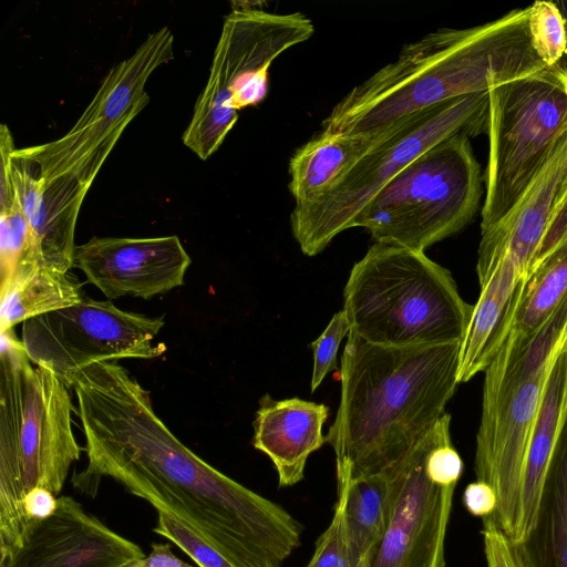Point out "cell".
I'll use <instances>...</instances> for the list:
<instances>
[{"label": "cell", "mask_w": 567, "mask_h": 567, "mask_svg": "<svg viewBox=\"0 0 567 567\" xmlns=\"http://www.w3.org/2000/svg\"><path fill=\"white\" fill-rule=\"evenodd\" d=\"M566 421L567 349L551 367L532 430L522 486L520 544L535 526L548 470Z\"/></svg>", "instance_id": "cell-20"}, {"label": "cell", "mask_w": 567, "mask_h": 567, "mask_svg": "<svg viewBox=\"0 0 567 567\" xmlns=\"http://www.w3.org/2000/svg\"><path fill=\"white\" fill-rule=\"evenodd\" d=\"M151 547L148 555L123 567H198L178 558L168 543L153 542Z\"/></svg>", "instance_id": "cell-34"}, {"label": "cell", "mask_w": 567, "mask_h": 567, "mask_svg": "<svg viewBox=\"0 0 567 567\" xmlns=\"http://www.w3.org/2000/svg\"><path fill=\"white\" fill-rule=\"evenodd\" d=\"M532 47L547 68L558 64L566 52L564 18L555 1L539 0L527 7Z\"/></svg>", "instance_id": "cell-27"}, {"label": "cell", "mask_w": 567, "mask_h": 567, "mask_svg": "<svg viewBox=\"0 0 567 567\" xmlns=\"http://www.w3.org/2000/svg\"><path fill=\"white\" fill-rule=\"evenodd\" d=\"M192 260L175 235L92 237L76 246L74 266L109 299H150L184 284Z\"/></svg>", "instance_id": "cell-15"}, {"label": "cell", "mask_w": 567, "mask_h": 567, "mask_svg": "<svg viewBox=\"0 0 567 567\" xmlns=\"http://www.w3.org/2000/svg\"><path fill=\"white\" fill-rule=\"evenodd\" d=\"M567 296V241L546 257L525 279L512 329L530 337Z\"/></svg>", "instance_id": "cell-26"}, {"label": "cell", "mask_w": 567, "mask_h": 567, "mask_svg": "<svg viewBox=\"0 0 567 567\" xmlns=\"http://www.w3.org/2000/svg\"><path fill=\"white\" fill-rule=\"evenodd\" d=\"M567 206V130L545 165L507 213L481 231L476 272L480 285L504 258H511L525 279L565 238L558 221Z\"/></svg>", "instance_id": "cell-14"}, {"label": "cell", "mask_w": 567, "mask_h": 567, "mask_svg": "<svg viewBox=\"0 0 567 567\" xmlns=\"http://www.w3.org/2000/svg\"><path fill=\"white\" fill-rule=\"evenodd\" d=\"M432 429L396 463L385 535L368 567H445L444 544L457 483L431 463Z\"/></svg>", "instance_id": "cell-13"}, {"label": "cell", "mask_w": 567, "mask_h": 567, "mask_svg": "<svg viewBox=\"0 0 567 567\" xmlns=\"http://www.w3.org/2000/svg\"><path fill=\"white\" fill-rule=\"evenodd\" d=\"M482 538L487 567H525L516 545L489 517H484Z\"/></svg>", "instance_id": "cell-31"}, {"label": "cell", "mask_w": 567, "mask_h": 567, "mask_svg": "<svg viewBox=\"0 0 567 567\" xmlns=\"http://www.w3.org/2000/svg\"><path fill=\"white\" fill-rule=\"evenodd\" d=\"M460 342L383 347L349 332L341 396L326 435L337 477L396 464L446 413L457 385Z\"/></svg>", "instance_id": "cell-2"}, {"label": "cell", "mask_w": 567, "mask_h": 567, "mask_svg": "<svg viewBox=\"0 0 567 567\" xmlns=\"http://www.w3.org/2000/svg\"><path fill=\"white\" fill-rule=\"evenodd\" d=\"M85 297L74 276L35 265L0 284V332L66 307Z\"/></svg>", "instance_id": "cell-25"}, {"label": "cell", "mask_w": 567, "mask_h": 567, "mask_svg": "<svg viewBox=\"0 0 567 567\" xmlns=\"http://www.w3.org/2000/svg\"><path fill=\"white\" fill-rule=\"evenodd\" d=\"M488 97L481 92L453 99L396 123L326 194L295 205L290 226L301 251L316 256L353 228L371 198L425 151L456 134L474 137L486 132Z\"/></svg>", "instance_id": "cell-7"}, {"label": "cell", "mask_w": 567, "mask_h": 567, "mask_svg": "<svg viewBox=\"0 0 567 567\" xmlns=\"http://www.w3.org/2000/svg\"><path fill=\"white\" fill-rule=\"evenodd\" d=\"M567 349V296L527 339L508 333L484 371L483 391L527 380L549 369Z\"/></svg>", "instance_id": "cell-24"}, {"label": "cell", "mask_w": 567, "mask_h": 567, "mask_svg": "<svg viewBox=\"0 0 567 567\" xmlns=\"http://www.w3.org/2000/svg\"><path fill=\"white\" fill-rule=\"evenodd\" d=\"M68 386L78 399L87 458L71 477L76 492L94 498L102 480L111 478L234 567H282L301 545L303 526L184 445L124 367L94 363L74 373Z\"/></svg>", "instance_id": "cell-1"}, {"label": "cell", "mask_w": 567, "mask_h": 567, "mask_svg": "<svg viewBox=\"0 0 567 567\" xmlns=\"http://www.w3.org/2000/svg\"><path fill=\"white\" fill-rule=\"evenodd\" d=\"M351 477L337 478L338 499L328 528L316 542L313 555L306 567H350L344 532V508Z\"/></svg>", "instance_id": "cell-28"}, {"label": "cell", "mask_w": 567, "mask_h": 567, "mask_svg": "<svg viewBox=\"0 0 567 567\" xmlns=\"http://www.w3.org/2000/svg\"><path fill=\"white\" fill-rule=\"evenodd\" d=\"M328 416L323 403L299 398L276 401L269 394L260 399L252 445L275 465L280 487L303 478L308 457L326 443L322 427Z\"/></svg>", "instance_id": "cell-18"}, {"label": "cell", "mask_w": 567, "mask_h": 567, "mask_svg": "<svg viewBox=\"0 0 567 567\" xmlns=\"http://www.w3.org/2000/svg\"><path fill=\"white\" fill-rule=\"evenodd\" d=\"M152 530L174 543L198 567H234L215 549L165 513H157L156 525Z\"/></svg>", "instance_id": "cell-29"}, {"label": "cell", "mask_w": 567, "mask_h": 567, "mask_svg": "<svg viewBox=\"0 0 567 567\" xmlns=\"http://www.w3.org/2000/svg\"><path fill=\"white\" fill-rule=\"evenodd\" d=\"M145 557L134 542L87 513L71 496H59L52 516L33 525L21 547L0 567H123Z\"/></svg>", "instance_id": "cell-16"}, {"label": "cell", "mask_w": 567, "mask_h": 567, "mask_svg": "<svg viewBox=\"0 0 567 567\" xmlns=\"http://www.w3.org/2000/svg\"><path fill=\"white\" fill-rule=\"evenodd\" d=\"M231 6L207 83L183 134L184 145L204 161L221 145L238 120V111L266 97L272 62L315 32L312 21L302 12L272 13L252 2Z\"/></svg>", "instance_id": "cell-8"}, {"label": "cell", "mask_w": 567, "mask_h": 567, "mask_svg": "<svg viewBox=\"0 0 567 567\" xmlns=\"http://www.w3.org/2000/svg\"><path fill=\"white\" fill-rule=\"evenodd\" d=\"M164 323L163 317L124 311L110 300L85 296L74 306L24 321L21 342L34 365L68 386L74 373L94 363L162 355L166 346L152 342Z\"/></svg>", "instance_id": "cell-11"}, {"label": "cell", "mask_w": 567, "mask_h": 567, "mask_svg": "<svg viewBox=\"0 0 567 567\" xmlns=\"http://www.w3.org/2000/svg\"><path fill=\"white\" fill-rule=\"evenodd\" d=\"M553 367V365H551ZM483 391L476 434V481L492 486L496 508L489 516L514 545H519L522 486L532 430L549 372Z\"/></svg>", "instance_id": "cell-12"}, {"label": "cell", "mask_w": 567, "mask_h": 567, "mask_svg": "<svg viewBox=\"0 0 567 567\" xmlns=\"http://www.w3.org/2000/svg\"><path fill=\"white\" fill-rule=\"evenodd\" d=\"M547 68L532 47L527 7L483 24L440 28L351 89L322 130L372 135L443 102L488 92Z\"/></svg>", "instance_id": "cell-3"}, {"label": "cell", "mask_w": 567, "mask_h": 567, "mask_svg": "<svg viewBox=\"0 0 567 567\" xmlns=\"http://www.w3.org/2000/svg\"><path fill=\"white\" fill-rule=\"evenodd\" d=\"M0 334L1 560L25 537L21 503L27 493L42 487L59 497L82 449L73 434L65 383L32 365L13 329Z\"/></svg>", "instance_id": "cell-4"}, {"label": "cell", "mask_w": 567, "mask_h": 567, "mask_svg": "<svg viewBox=\"0 0 567 567\" xmlns=\"http://www.w3.org/2000/svg\"><path fill=\"white\" fill-rule=\"evenodd\" d=\"M350 330L348 318L341 309L333 315L320 337L311 343L313 351L311 392H315L326 375L337 368V352L342 339L349 334Z\"/></svg>", "instance_id": "cell-30"}, {"label": "cell", "mask_w": 567, "mask_h": 567, "mask_svg": "<svg viewBox=\"0 0 567 567\" xmlns=\"http://www.w3.org/2000/svg\"><path fill=\"white\" fill-rule=\"evenodd\" d=\"M525 277L508 257L502 258L484 282L460 342L457 381L484 372L508 336Z\"/></svg>", "instance_id": "cell-19"}, {"label": "cell", "mask_w": 567, "mask_h": 567, "mask_svg": "<svg viewBox=\"0 0 567 567\" xmlns=\"http://www.w3.org/2000/svg\"><path fill=\"white\" fill-rule=\"evenodd\" d=\"M173 58L174 35L163 27L110 69L70 131L51 142L16 147L11 155L32 162L44 183L66 178L89 192L127 125L150 102L148 78Z\"/></svg>", "instance_id": "cell-10"}, {"label": "cell", "mask_w": 567, "mask_h": 567, "mask_svg": "<svg viewBox=\"0 0 567 567\" xmlns=\"http://www.w3.org/2000/svg\"><path fill=\"white\" fill-rule=\"evenodd\" d=\"M11 172L17 197L30 223L42 264L49 269L69 272L74 266L75 225L87 192L66 178L44 183L32 162L12 155Z\"/></svg>", "instance_id": "cell-17"}, {"label": "cell", "mask_w": 567, "mask_h": 567, "mask_svg": "<svg viewBox=\"0 0 567 567\" xmlns=\"http://www.w3.org/2000/svg\"><path fill=\"white\" fill-rule=\"evenodd\" d=\"M342 310L361 339L413 347L461 342L473 305L424 251L375 243L350 271Z\"/></svg>", "instance_id": "cell-5"}, {"label": "cell", "mask_w": 567, "mask_h": 567, "mask_svg": "<svg viewBox=\"0 0 567 567\" xmlns=\"http://www.w3.org/2000/svg\"><path fill=\"white\" fill-rule=\"evenodd\" d=\"M58 498L52 492L42 487L32 488L27 493L21 503L27 534L33 525L54 514L58 507Z\"/></svg>", "instance_id": "cell-32"}, {"label": "cell", "mask_w": 567, "mask_h": 567, "mask_svg": "<svg viewBox=\"0 0 567 567\" xmlns=\"http://www.w3.org/2000/svg\"><path fill=\"white\" fill-rule=\"evenodd\" d=\"M555 2L564 18L566 29V52L556 66L567 76V0Z\"/></svg>", "instance_id": "cell-35"}, {"label": "cell", "mask_w": 567, "mask_h": 567, "mask_svg": "<svg viewBox=\"0 0 567 567\" xmlns=\"http://www.w3.org/2000/svg\"><path fill=\"white\" fill-rule=\"evenodd\" d=\"M386 131L364 135L322 130L301 145L288 165V188L295 205L313 202L326 194Z\"/></svg>", "instance_id": "cell-21"}, {"label": "cell", "mask_w": 567, "mask_h": 567, "mask_svg": "<svg viewBox=\"0 0 567 567\" xmlns=\"http://www.w3.org/2000/svg\"><path fill=\"white\" fill-rule=\"evenodd\" d=\"M463 503L470 514L484 518L494 513L496 494L487 483L475 481L466 486Z\"/></svg>", "instance_id": "cell-33"}, {"label": "cell", "mask_w": 567, "mask_h": 567, "mask_svg": "<svg viewBox=\"0 0 567 567\" xmlns=\"http://www.w3.org/2000/svg\"><path fill=\"white\" fill-rule=\"evenodd\" d=\"M393 466L350 481L344 532L350 567H368L388 528L395 495Z\"/></svg>", "instance_id": "cell-22"}, {"label": "cell", "mask_w": 567, "mask_h": 567, "mask_svg": "<svg viewBox=\"0 0 567 567\" xmlns=\"http://www.w3.org/2000/svg\"><path fill=\"white\" fill-rule=\"evenodd\" d=\"M483 195L471 137L456 134L416 157L357 216L375 243L425 251L465 228Z\"/></svg>", "instance_id": "cell-6"}, {"label": "cell", "mask_w": 567, "mask_h": 567, "mask_svg": "<svg viewBox=\"0 0 567 567\" xmlns=\"http://www.w3.org/2000/svg\"><path fill=\"white\" fill-rule=\"evenodd\" d=\"M488 96L481 231L516 203L567 130V76L554 66L493 87Z\"/></svg>", "instance_id": "cell-9"}, {"label": "cell", "mask_w": 567, "mask_h": 567, "mask_svg": "<svg viewBox=\"0 0 567 567\" xmlns=\"http://www.w3.org/2000/svg\"><path fill=\"white\" fill-rule=\"evenodd\" d=\"M516 546L525 567H567V421L548 470L535 526Z\"/></svg>", "instance_id": "cell-23"}]
</instances>
